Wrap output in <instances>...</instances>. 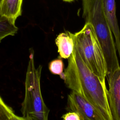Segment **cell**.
Returning a JSON list of instances; mask_svg holds the SVG:
<instances>
[{
    "instance_id": "1",
    "label": "cell",
    "mask_w": 120,
    "mask_h": 120,
    "mask_svg": "<svg viewBox=\"0 0 120 120\" xmlns=\"http://www.w3.org/2000/svg\"><path fill=\"white\" fill-rule=\"evenodd\" d=\"M66 86L85 98L103 113L106 120H112L105 82L102 81L86 65L74 45L64 71Z\"/></svg>"
},
{
    "instance_id": "2",
    "label": "cell",
    "mask_w": 120,
    "mask_h": 120,
    "mask_svg": "<svg viewBox=\"0 0 120 120\" xmlns=\"http://www.w3.org/2000/svg\"><path fill=\"white\" fill-rule=\"evenodd\" d=\"M82 17L93 25L104 52L106 62L107 75L120 67L113 35L106 20L104 0H82Z\"/></svg>"
},
{
    "instance_id": "3",
    "label": "cell",
    "mask_w": 120,
    "mask_h": 120,
    "mask_svg": "<svg viewBox=\"0 0 120 120\" xmlns=\"http://www.w3.org/2000/svg\"><path fill=\"white\" fill-rule=\"evenodd\" d=\"M30 54L25 79V95L21 111L25 120H47L50 110L43 98L40 89V78L42 67H36L34 51Z\"/></svg>"
},
{
    "instance_id": "4",
    "label": "cell",
    "mask_w": 120,
    "mask_h": 120,
    "mask_svg": "<svg viewBox=\"0 0 120 120\" xmlns=\"http://www.w3.org/2000/svg\"><path fill=\"white\" fill-rule=\"evenodd\" d=\"M74 45L88 67L103 81L105 82L107 68L103 50L93 25L89 22L82 29L72 33Z\"/></svg>"
},
{
    "instance_id": "5",
    "label": "cell",
    "mask_w": 120,
    "mask_h": 120,
    "mask_svg": "<svg viewBox=\"0 0 120 120\" xmlns=\"http://www.w3.org/2000/svg\"><path fill=\"white\" fill-rule=\"evenodd\" d=\"M67 110L77 112L82 120H106L95 105L74 90L68 96Z\"/></svg>"
},
{
    "instance_id": "6",
    "label": "cell",
    "mask_w": 120,
    "mask_h": 120,
    "mask_svg": "<svg viewBox=\"0 0 120 120\" xmlns=\"http://www.w3.org/2000/svg\"><path fill=\"white\" fill-rule=\"evenodd\" d=\"M108 100L112 120H120V67L106 76Z\"/></svg>"
},
{
    "instance_id": "7",
    "label": "cell",
    "mask_w": 120,
    "mask_h": 120,
    "mask_svg": "<svg viewBox=\"0 0 120 120\" xmlns=\"http://www.w3.org/2000/svg\"><path fill=\"white\" fill-rule=\"evenodd\" d=\"M104 9L108 23L115 38L116 49L120 58V30L116 16L115 0H104Z\"/></svg>"
},
{
    "instance_id": "8",
    "label": "cell",
    "mask_w": 120,
    "mask_h": 120,
    "mask_svg": "<svg viewBox=\"0 0 120 120\" xmlns=\"http://www.w3.org/2000/svg\"><path fill=\"white\" fill-rule=\"evenodd\" d=\"M55 42L60 58L68 59L74 48V42L72 33L66 30L60 33L57 36Z\"/></svg>"
},
{
    "instance_id": "9",
    "label": "cell",
    "mask_w": 120,
    "mask_h": 120,
    "mask_svg": "<svg viewBox=\"0 0 120 120\" xmlns=\"http://www.w3.org/2000/svg\"><path fill=\"white\" fill-rule=\"evenodd\" d=\"M23 0H1L0 14L15 22L16 19L22 14Z\"/></svg>"
},
{
    "instance_id": "10",
    "label": "cell",
    "mask_w": 120,
    "mask_h": 120,
    "mask_svg": "<svg viewBox=\"0 0 120 120\" xmlns=\"http://www.w3.org/2000/svg\"><path fill=\"white\" fill-rule=\"evenodd\" d=\"M18 30L15 22L0 14V43L5 38L14 36Z\"/></svg>"
},
{
    "instance_id": "11",
    "label": "cell",
    "mask_w": 120,
    "mask_h": 120,
    "mask_svg": "<svg viewBox=\"0 0 120 120\" xmlns=\"http://www.w3.org/2000/svg\"><path fill=\"white\" fill-rule=\"evenodd\" d=\"M0 120H25L16 115L13 109L7 105L0 96Z\"/></svg>"
},
{
    "instance_id": "12",
    "label": "cell",
    "mask_w": 120,
    "mask_h": 120,
    "mask_svg": "<svg viewBox=\"0 0 120 120\" xmlns=\"http://www.w3.org/2000/svg\"><path fill=\"white\" fill-rule=\"evenodd\" d=\"M60 58L52 60L49 64V69L51 73L60 75V78L63 80L64 77V72H63L64 65L62 60Z\"/></svg>"
},
{
    "instance_id": "13",
    "label": "cell",
    "mask_w": 120,
    "mask_h": 120,
    "mask_svg": "<svg viewBox=\"0 0 120 120\" xmlns=\"http://www.w3.org/2000/svg\"><path fill=\"white\" fill-rule=\"evenodd\" d=\"M61 118L65 120H82V118L79 114L73 111H70L63 115Z\"/></svg>"
},
{
    "instance_id": "14",
    "label": "cell",
    "mask_w": 120,
    "mask_h": 120,
    "mask_svg": "<svg viewBox=\"0 0 120 120\" xmlns=\"http://www.w3.org/2000/svg\"><path fill=\"white\" fill-rule=\"evenodd\" d=\"M62 0L66 1V2H71L75 0Z\"/></svg>"
},
{
    "instance_id": "15",
    "label": "cell",
    "mask_w": 120,
    "mask_h": 120,
    "mask_svg": "<svg viewBox=\"0 0 120 120\" xmlns=\"http://www.w3.org/2000/svg\"><path fill=\"white\" fill-rule=\"evenodd\" d=\"M0 1H1V0H0Z\"/></svg>"
}]
</instances>
